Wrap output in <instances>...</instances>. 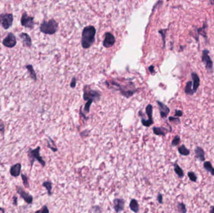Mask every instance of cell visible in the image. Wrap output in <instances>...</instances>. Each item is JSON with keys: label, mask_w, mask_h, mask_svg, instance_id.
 <instances>
[{"label": "cell", "mask_w": 214, "mask_h": 213, "mask_svg": "<svg viewBox=\"0 0 214 213\" xmlns=\"http://www.w3.org/2000/svg\"><path fill=\"white\" fill-rule=\"evenodd\" d=\"M115 43V38L114 36L110 33L105 34V38L103 42V45L105 48H110Z\"/></svg>", "instance_id": "obj_12"}, {"label": "cell", "mask_w": 214, "mask_h": 213, "mask_svg": "<svg viewBox=\"0 0 214 213\" xmlns=\"http://www.w3.org/2000/svg\"><path fill=\"white\" fill-rule=\"evenodd\" d=\"M204 168L208 172L211 173L212 176H214V168L210 161H204Z\"/></svg>", "instance_id": "obj_25"}, {"label": "cell", "mask_w": 214, "mask_h": 213, "mask_svg": "<svg viewBox=\"0 0 214 213\" xmlns=\"http://www.w3.org/2000/svg\"><path fill=\"white\" fill-rule=\"evenodd\" d=\"M35 213H50V211L48 206L45 205L40 210L36 211Z\"/></svg>", "instance_id": "obj_32"}, {"label": "cell", "mask_w": 214, "mask_h": 213, "mask_svg": "<svg viewBox=\"0 0 214 213\" xmlns=\"http://www.w3.org/2000/svg\"><path fill=\"white\" fill-rule=\"evenodd\" d=\"M189 178L190 179V180L194 183H195L197 181V176L195 174V173L193 171H189L187 174Z\"/></svg>", "instance_id": "obj_29"}, {"label": "cell", "mask_w": 214, "mask_h": 213, "mask_svg": "<svg viewBox=\"0 0 214 213\" xmlns=\"http://www.w3.org/2000/svg\"><path fill=\"white\" fill-rule=\"evenodd\" d=\"M42 186L46 188L48 192V194L49 196H51L52 194V183L50 181H47L43 183Z\"/></svg>", "instance_id": "obj_26"}, {"label": "cell", "mask_w": 214, "mask_h": 213, "mask_svg": "<svg viewBox=\"0 0 214 213\" xmlns=\"http://www.w3.org/2000/svg\"><path fill=\"white\" fill-rule=\"evenodd\" d=\"M157 201L159 204H163V195L161 193H158L157 196Z\"/></svg>", "instance_id": "obj_37"}, {"label": "cell", "mask_w": 214, "mask_h": 213, "mask_svg": "<svg viewBox=\"0 0 214 213\" xmlns=\"http://www.w3.org/2000/svg\"><path fill=\"white\" fill-rule=\"evenodd\" d=\"M25 68L28 71L30 77L35 81H36L37 80V76L33 66L31 65H27L26 66H25Z\"/></svg>", "instance_id": "obj_20"}, {"label": "cell", "mask_w": 214, "mask_h": 213, "mask_svg": "<svg viewBox=\"0 0 214 213\" xmlns=\"http://www.w3.org/2000/svg\"><path fill=\"white\" fill-rule=\"evenodd\" d=\"M58 28V23L54 19H51L49 21H44L40 26V30L41 33L45 35H53L55 34Z\"/></svg>", "instance_id": "obj_2"}, {"label": "cell", "mask_w": 214, "mask_h": 213, "mask_svg": "<svg viewBox=\"0 0 214 213\" xmlns=\"http://www.w3.org/2000/svg\"><path fill=\"white\" fill-rule=\"evenodd\" d=\"M91 103H92L91 102H89V101H88V102L86 103V104H85V108H84L85 111L86 113H89V111H90V106H91Z\"/></svg>", "instance_id": "obj_35"}, {"label": "cell", "mask_w": 214, "mask_h": 213, "mask_svg": "<svg viewBox=\"0 0 214 213\" xmlns=\"http://www.w3.org/2000/svg\"><path fill=\"white\" fill-rule=\"evenodd\" d=\"M21 164L20 163H17L12 166L10 168V174L13 177H18L21 173Z\"/></svg>", "instance_id": "obj_15"}, {"label": "cell", "mask_w": 214, "mask_h": 213, "mask_svg": "<svg viewBox=\"0 0 214 213\" xmlns=\"http://www.w3.org/2000/svg\"><path fill=\"white\" fill-rule=\"evenodd\" d=\"M130 208L131 211H132L134 213H139L140 210V206L138 201L135 199H132L130 201Z\"/></svg>", "instance_id": "obj_19"}, {"label": "cell", "mask_w": 214, "mask_h": 213, "mask_svg": "<svg viewBox=\"0 0 214 213\" xmlns=\"http://www.w3.org/2000/svg\"><path fill=\"white\" fill-rule=\"evenodd\" d=\"M4 132V123L1 120H0V133L3 134Z\"/></svg>", "instance_id": "obj_36"}, {"label": "cell", "mask_w": 214, "mask_h": 213, "mask_svg": "<svg viewBox=\"0 0 214 213\" xmlns=\"http://www.w3.org/2000/svg\"><path fill=\"white\" fill-rule=\"evenodd\" d=\"M173 167H174V171L175 173L177 174V175L178 176V178H184V173L182 169L180 167V166L177 162H175L173 164Z\"/></svg>", "instance_id": "obj_22"}, {"label": "cell", "mask_w": 214, "mask_h": 213, "mask_svg": "<svg viewBox=\"0 0 214 213\" xmlns=\"http://www.w3.org/2000/svg\"><path fill=\"white\" fill-rule=\"evenodd\" d=\"M169 121L170 122H172L176 125H178L180 123V119L178 118H175V117H170L169 118Z\"/></svg>", "instance_id": "obj_33"}, {"label": "cell", "mask_w": 214, "mask_h": 213, "mask_svg": "<svg viewBox=\"0 0 214 213\" xmlns=\"http://www.w3.org/2000/svg\"><path fill=\"white\" fill-rule=\"evenodd\" d=\"M209 51L207 50H203L202 52V62L205 64L206 68L209 72H213V61L211 60V58L209 55Z\"/></svg>", "instance_id": "obj_7"}, {"label": "cell", "mask_w": 214, "mask_h": 213, "mask_svg": "<svg viewBox=\"0 0 214 213\" xmlns=\"http://www.w3.org/2000/svg\"><path fill=\"white\" fill-rule=\"evenodd\" d=\"M96 29L93 26L85 27L82 31L81 45L84 49H88L95 42Z\"/></svg>", "instance_id": "obj_1"}, {"label": "cell", "mask_w": 214, "mask_h": 213, "mask_svg": "<svg viewBox=\"0 0 214 213\" xmlns=\"http://www.w3.org/2000/svg\"><path fill=\"white\" fill-rule=\"evenodd\" d=\"M21 178H22V180H23V185L25 186V187L26 188H30V184H29V183H28V178L26 177V175L22 174H21Z\"/></svg>", "instance_id": "obj_31"}, {"label": "cell", "mask_w": 214, "mask_h": 213, "mask_svg": "<svg viewBox=\"0 0 214 213\" xmlns=\"http://www.w3.org/2000/svg\"><path fill=\"white\" fill-rule=\"evenodd\" d=\"M149 71H150V72L151 74H153L155 72V71H154V67L153 66H151L149 67Z\"/></svg>", "instance_id": "obj_41"}, {"label": "cell", "mask_w": 214, "mask_h": 213, "mask_svg": "<svg viewBox=\"0 0 214 213\" xmlns=\"http://www.w3.org/2000/svg\"><path fill=\"white\" fill-rule=\"evenodd\" d=\"M180 141H181V140H180V136H178V135L175 136L174 137L173 140L172 141V146H178L180 144Z\"/></svg>", "instance_id": "obj_30"}, {"label": "cell", "mask_w": 214, "mask_h": 213, "mask_svg": "<svg viewBox=\"0 0 214 213\" xmlns=\"http://www.w3.org/2000/svg\"><path fill=\"white\" fill-rule=\"evenodd\" d=\"M113 208L117 213H120L124 210L125 201L123 198H115L113 201Z\"/></svg>", "instance_id": "obj_11"}, {"label": "cell", "mask_w": 214, "mask_h": 213, "mask_svg": "<svg viewBox=\"0 0 214 213\" xmlns=\"http://www.w3.org/2000/svg\"><path fill=\"white\" fill-rule=\"evenodd\" d=\"M19 38H21L23 45L24 46L27 48H31L32 45V40L31 37L28 33H21L19 35Z\"/></svg>", "instance_id": "obj_13"}, {"label": "cell", "mask_w": 214, "mask_h": 213, "mask_svg": "<svg viewBox=\"0 0 214 213\" xmlns=\"http://www.w3.org/2000/svg\"><path fill=\"white\" fill-rule=\"evenodd\" d=\"M21 26L25 28L33 29L35 27L34 17L29 16L26 12H25L23 13L21 18Z\"/></svg>", "instance_id": "obj_6"}, {"label": "cell", "mask_w": 214, "mask_h": 213, "mask_svg": "<svg viewBox=\"0 0 214 213\" xmlns=\"http://www.w3.org/2000/svg\"><path fill=\"white\" fill-rule=\"evenodd\" d=\"M192 82L191 81H189L187 83L185 88V93L187 94H189V95H193L194 94V92L193 91L192 89Z\"/></svg>", "instance_id": "obj_24"}, {"label": "cell", "mask_w": 214, "mask_h": 213, "mask_svg": "<svg viewBox=\"0 0 214 213\" xmlns=\"http://www.w3.org/2000/svg\"><path fill=\"white\" fill-rule=\"evenodd\" d=\"M209 213H214V206L211 207V210L209 211Z\"/></svg>", "instance_id": "obj_42"}, {"label": "cell", "mask_w": 214, "mask_h": 213, "mask_svg": "<svg viewBox=\"0 0 214 213\" xmlns=\"http://www.w3.org/2000/svg\"><path fill=\"white\" fill-rule=\"evenodd\" d=\"M47 146H48V148H50L53 152L58 151V149H57L55 142L50 138H48V140L47 141Z\"/></svg>", "instance_id": "obj_27"}, {"label": "cell", "mask_w": 214, "mask_h": 213, "mask_svg": "<svg viewBox=\"0 0 214 213\" xmlns=\"http://www.w3.org/2000/svg\"><path fill=\"white\" fill-rule=\"evenodd\" d=\"M40 149L41 147L40 146H38L36 149H32L30 148L29 150L28 151V159L30 162L31 167L33 166L35 161H38L43 167H45L46 166L45 161L40 156Z\"/></svg>", "instance_id": "obj_3"}, {"label": "cell", "mask_w": 214, "mask_h": 213, "mask_svg": "<svg viewBox=\"0 0 214 213\" xmlns=\"http://www.w3.org/2000/svg\"><path fill=\"white\" fill-rule=\"evenodd\" d=\"M153 133L157 136H165L166 133H168L169 131L167 128L163 127H154L153 128Z\"/></svg>", "instance_id": "obj_18"}, {"label": "cell", "mask_w": 214, "mask_h": 213, "mask_svg": "<svg viewBox=\"0 0 214 213\" xmlns=\"http://www.w3.org/2000/svg\"><path fill=\"white\" fill-rule=\"evenodd\" d=\"M207 27V23H206V24L204 23V26L202 28H200L199 29H197V38L199 39L198 36L199 35H202L204 38H205L207 40V33H206V28Z\"/></svg>", "instance_id": "obj_21"}, {"label": "cell", "mask_w": 214, "mask_h": 213, "mask_svg": "<svg viewBox=\"0 0 214 213\" xmlns=\"http://www.w3.org/2000/svg\"><path fill=\"white\" fill-rule=\"evenodd\" d=\"M167 29H161L160 31H159V33L162 35V36L163 38V47L165 46V34L167 32Z\"/></svg>", "instance_id": "obj_34"}, {"label": "cell", "mask_w": 214, "mask_h": 213, "mask_svg": "<svg viewBox=\"0 0 214 213\" xmlns=\"http://www.w3.org/2000/svg\"><path fill=\"white\" fill-rule=\"evenodd\" d=\"M17 200H18V199H17V197H16V196H14L13 197V205H15V206L17 205V203H18Z\"/></svg>", "instance_id": "obj_40"}, {"label": "cell", "mask_w": 214, "mask_h": 213, "mask_svg": "<svg viewBox=\"0 0 214 213\" xmlns=\"http://www.w3.org/2000/svg\"><path fill=\"white\" fill-rule=\"evenodd\" d=\"M183 115V112L181 110H175V116L177 117H181Z\"/></svg>", "instance_id": "obj_38"}, {"label": "cell", "mask_w": 214, "mask_h": 213, "mask_svg": "<svg viewBox=\"0 0 214 213\" xmlns=\"http://www.w3.org/2000/svg\"><path fill=\"white\" fill-rule=\"evenodd\" d=\"M0 211H2V213H5L4 210L3 208H0Z\"/></svg>", "instance_id": "obj_43"}, {"label": "cell", "mask_w": 214, "mask_h": 213, "mask_svg": "<svg viewBox=\"0 0 214 213\" xmlns=\"http://www.w3.org/2000/svg\"><path fill=\"white\" fill-rule=\"evenodd\" d=\"M16 190H17V193L26 201V203L32 204L33 201V198L31 194L26 193L21 187L16 186Z\"/></svg>", "instance_id": "obj_10"}, {"label": "cell", "mask_w": 214, "mask_h": 213, "mask_svg": "<svg viewBox=\"0 0 214 213\" xmlns=\"http://www.w3.org/2000/svg\"><path fill=\"white\" fill-rule=\"evenodd\" d=\"M16 43H17L16 38L14 34L12 33H9L7 36L3 40V46L8 48H12L14 47Z\"/></svg>", "instance_id": "obj_8"}, {"label": "cell", "mask_w": 214, "mask_h": 213, "mask_svg": "<svg viewBox=\"0 0 214 213\" xmlns=\"http://www.w3.org/2000/svg\"><path fill=\"white\" fill-rule=\"evenodd\" d=\"M152 112H153V107L151 104H148L146 108V113L148 115V120L147 121L144 119H142V123L144 126L150 127L151 125H153V121L152 119Z\"/></svg>", "instance_id": "obj_9"}, {"label": "cell", "mask_w": 214, "mask_h": 213, "mask_svg": "<svg viewBox=\"0 0 214 213\" xmlns=\"http://www.w3.org/2000/svg\"><path fill=\"white\" fill-rule=\"evenodd\" d=\"M195 157L200 160L202 162H204L206 157H205V152L204 150L199 146H197L195 149Z\"/></svg>", "instance_id": "obj_16"}, {"label": "cell", "mask_w": 214, "mask_h": 213, "mask_svg": "<svg viewBox=\"0 0 214 213\" xmlns=\"http://www.w3.org/2000/svg\"><path fill=\"white\" fill-rule=\"evenodd\" d=\"M76 79L74 77L72 79V81H71V83H70V86H71V88H74L76 86Z\"/></svg>", "instance_id": "obj_39"}, {"label": "cell", "mask_w": 214, "mask_h": 213, "mask_svg": "<svg viewBox=\"0 0 214 213\" xmlns=\"http://www.w3.org/2000/svg\"><path fill=\"white\" fill-rule=\"evenodd\" d=\"M157 103L158 104V107H159L161 117L163 118H165L168 116L169 113H170L169 108L167 106H166L165 104H163V103L160 102V101H158Z\"/></svg>", "instance_id": "obj_14"}, {"label": "cell", "mask_w": 214, "mask_h": 213, "mask_svg": "<svg viewBox=\"0 0 214 213\" xmlns=\"http://www.w3.org/2000/svg\"><path fill=\"white\" fill-rule=\"evenodd\" d=\"M100 93L95 90L91 89L89 86H85L83 89V99L85 101L91 102L98 101L100 98Z\"/></svg>", "instance_id": "obj_4"}, {"label": "cell", "mask_w": 214, "mask_h": 213, "mask_svg": "<svg viewBox=\"0 0 214 213\" xmlns=\"http://www.w3.org/2000/svg\"><path fill=\"white\" fill-rule=\"evenodd\" d=\"M178 151L180 154H181L182 156H189L190 154V150L188 149L184 144H183V145L180 146V147H178Z\"/></svg>", "instance_id": "obj_23"}, {"label": "cell", "mask_w": 214, "mask_h": 213, "mask_svg": "<svg viewBox=\"0 0 214 213\" xmlns=\"http://www.w3.org/2000/svg\"><path fill=\"white\" fill-rule=\"evenodd\" d=\"M177 208L178 211L180 213H187V208L186 206L184 203H178L177 205Z\"/></svg>", "instance_id": "obj_28"}, {"label": "cell", "mask_w": 214, "mask_h": 213, "mask_svg": "<svg viewBox=\"0 0 214 213\" xmlns=\"http://www.w3.org/2000/svg\"><path fill=\"white\" fill-rule=\"evenodd\" d=\"M14 17L11 13H2L0 14V23L4 29H8L11 27Z\"/></svg>", "instance_id": "obj_5"}, {"label": "cell", "mask_w": 214, "mask_h": 213, "mask_svg": "<svg viewBox=\"0 0 214 213\" xmlns=\"http://www.w3.org/2000/svg\"><path fill=\"white\" fill-rule=\"evenodd\" d=\"M192 78L193 80V91L194 93L197 91L199 86H200V78L197 73L192 72Z\"/></svg>", "instance_id": "obj_17"}]
</instances>
